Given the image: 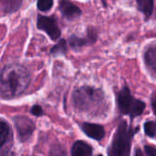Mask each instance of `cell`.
<instances>
[{
	"instance_id": "cell-1",
	"label": "cell",
	"mask_w": 156,
	"mask_h": 156,
	"mask_svg": "<svg viewBox=\"0 0 156 156\" xmlns=\"http://www.w3.org/2000/svg\"><path fill=\"white\" fill-rule=\"evenodd\" d=\"M30 82L28 70L20 64H9L0 72V95L6 98L21 95Z\"/></svg>"
},
{
	"instance_id": "cell-2",
	"label": "cell",
	"mask_w": 156,
	"mask_h": 156,
	"mask_svg": "<svg viewBox=\"0 0 156 156\" xmlns=\"http://www.w3.org/2000/svg\"><path fill=\"white\" fill-rule=\"evenodd\" d=\"M73 106L82 112L96 113L105 104V95L98 88L82 87L74 90L73 94Z\"/></svg>"
},
{
	"instance_id": "cell-3",
	"label": "cell",
	"mask_w": 156,
	"mask_h": 156,
	"mask_svg": "<svg viewBox=\"0 0 156 156\" xmlns=\"http://www.w3.org/2000/svg\"><path fill=\"white\" fill-rule=\"evenodd\" d=\"M137 131L138 128L133 129L125 120H122L113 136L108 149V156H129L131 140Z\"/></svg>"
},
{
	"instance_id": "cell-4",
	"label": "cell",
	"mask_w": 156,
	"mask_h": 156,
	"mask_svg": "<svg viewBox=\"0 0 156 156\" xmlns=\"http://www.w3.org/2000/svg\"><path fill=\"white\" fill-rule=\"evenodd\" d=\"M117 103L120 112L130 116L131 119L141 115L145 109L144 102L133 98L127 87L117 94Z\"/></svg>"
},
{
	"instance_id": "cell-5",
	"label": "cell",
	"mask_w": 156,
	"mask_h": 156,
	"mask_svg": "<svg viewBox=\"0 0 156 156\" xmlns=\"http://www.w3.org/2000/svg\"><path fill=\"white\" fill-rule=\"evenodd\" d=\"M37 26L40 30H44L51 40L56 41L61 36V30L55 21L54 19L45 17V16H39Z\"/></svg>"
},
{
	"instance_id": "cell-6",
	"label": "cell",
	"mask_w": 156,
	"mask_h": 156,
	"mask_svg": "<svg viewBox=\"0 0 156 156\" xmlns=\"http://www.w3.org/2000/svg\"><path fill=\"white\" fill-rule=\"evenodd\" d=\"M59 8L63 17L68 20L76 19L78 17H80L82 14L81 9L74 4H73L70 0H61Z\"/></svg>"
},
{
	"instance_id": "cell-7",
	"label": "cell",
	"mask_w": 156,
	"mask_h": 156,
	"mask_svg": "<svg viewBox=\"0 0 156 156\" xmlns=\"http://www.w3.org/2000/svg\"><path fill=\"white\" fill-rule=\"evenodd\" d=\"M83 131L91 139L96 140H101L105 136V129L101 125L94 123H84L82 125Z\"/></svg>"
},
{
	"instance_id": "cell-8",
	"label": "cell",
	"mask_w": 156,
	"mask_h": 156,
	"mask_svg": "<svg viewBox=\"0 0 156 156\" xmlns=\"http://www.w3.org/2000/svg\"><path fill=\"white\" fill-rule=\"evenodd\" d=\"M16 125H17L19 134L23 139H28L31 135V133L34 129V125H33L32 121L27 118H23V117L17 118Z\"/></svg>"
},
{
	"instance_id": "cell-9",
	"label": "cell",
	"mask_w": 156,
	"mask_h": 156,
	"mask_svg": "<svg viewBox=\"0 0 156 156\" xmlns=\"http://www.w3.org/2000/svg\"><path fill=\"white\" fill-rule=\"evenodd\" d=\"M92 147L84 140H77L73 144L72 156H92Z\"/></svg>"
},
{
	"instance_id": "cell-10",
	"label": "cell",
	"mask_w": 156,
	"mask_h": 156,
	"mask_svg": "<svg viewBox=\"0 0 156 156\" xmlns=\"http://www.w3.org/2000/svg\"><path fill=\"white\" fill-rule=\"evenodd\" d=\"M144 58L148 68L156 74V47L149 48L145 52Z\"/></svg>"
},
{
	"instance_id": "cell-11",
	"label": "cell",
	"mask_w": 156,
	"mask_h": 156,
	"mask_svg": "<svg viewBox=\"0 0 156 156\" xmlns=\"http://www.w3.org/2000/svg\"><path fill=\"white\" fill-rule=\"evenodd\" d=\"M137 5L139 10L147 18L151 15L153 10V0H137Z\"/></svg>"
},
{
	"instance_id": "cell-12",
	"label": "cell",
	"mask_w": 156,
	"mask_h": 156,
	"mask_svg": "<svg viewBox=\"0 0 156 156\" xmlns=\"http://www.w3.org/2000/svg\"><path fill=\"white\" fill-rule=\"evenodd\" d=\"M10 134V128L5 121H0V148L7 142Z\"/></svg>"
},
{
	"instance_id": "cell-13",
	"label": "cell",
	"mask_w": 156,
	"mask_h": 156,
	"mask_svg": "<svg viewBox=\"0 0 156 156\" xmlns=\"http://www.w3.org/2000/svg\"><path fill=\"white\" fill-rule=\"evenodd\" d=\"M88 43H91L88 37H87V39H85V38H80L77 36H72L69 40V44L71 45L72 48H74V49L81 48L83 46H86Z\"/></svg>"
},
{
	"instance_id": "cell-14",
	"label": "cell",
	"mask_w": 156,
	"mask_h": 156,
	"mask_svg": "<svg viewBox=\"0 0 156 156\" xmlns=\"http://www.w3.org/2000/svg\"><path fill=\"white\" fill-rule=\"evenodd\" d=\"M4 2V9L7 12L16 11L21 5V0H3Z\"/></svg>"
},
{
	"instance_id": "cell-15",
	"label": "cell",
	"mask_w": 156,
	"mask_h": 156,
	"mask_svg": "<svg viewBox=\"0 0 156 156\" xmlns=\"http://www.w3.org/2000/svg\"><path fill=\"white\" fill-rule=\"evenodd\" d=\"M67 51V44L64 40H61L58 44H56L51 50V52L53 55H59V54H65Z\"/></svg>"
},
{
	"instance_id": "cell-16",
	"label": "cell",
	"mask_w": 156,
	"mask_h": 156,
	"mask_svg": "<svg viewBox=\"0 0 156 156\" xmlns=\"http://www.w3.org/2000/svg\"><path fill=\"white\" fill-rule=\"evenodd\" d=\"M144 131L145 134L149 137H154L156 134V122L155 121H147L144 123Z\"/></svg>"
},
{
	"instance_id": "cell-17",
	"label": "cell",
	"mask_w": 156,
	"mask_h": 156,
	"mask_svg": "<svg viewBox=\"0 0 156 156\" xmlns=\"http://www.w3.org/2000/svg\"><path fill=\"white\" fill-rule=\"evenodd\" d=\"M38 9L41 11H48L53 6V0H38Z\"/></svg>"
},
{
	"instance_id": "cell-18",
	"label": "cell",
	"mask_w": 156,
	"mask_h": 156,
	"mask_svg": "<svg viewBox=\"0 0 156 156\" xmlns=\"http://www.w3.org/2000/svg\"><path fill=\"white\" fill-rule=\"evenodd\" d=\"M145 153L147 156H156V148L152 146H145L144 147Z\"/></svg>"
},
{
	"instance_id": "cell-19",
	"label": "cell",
	"mask_w": 156,
	"mask_h": 156,
	"mask_svg": "<svg viewBox=\"0 0 156 156\" xmlns=\"http://www.w3.org/2000/svg\"><path fill=\"white\" fill-rule=\"evenodd\" d=\"M31 113H32L33 115H35V116H41L42 113H43V111H42V108H41L40 106L36 105V106L32 107V108H31Z\"/></svg>"
},
{
	"instance_id": "cell-20",
	"label": "cell",
	"mask_w": 156,
	"mask_h": 156,
	"mask_svg": "<svg viewBox=\"0 0 156 156\" xmlns=\"http://www.w3.org/2000/svg\"><path fill=\"white\" fill-rule=\"evenodd\" d=\"M151 108H152V110L156 116V91L153 93L152 98H151Z\"/></svg>"
},
{
	"instance_id": "cell-21",
	"label": "cell",
	"mask_w": 156,
	"mask_h": 156,
	"mask_svg": "<svg viewBox=\"0 0 156 156\" xmlns=\"http://www.w3.org/2000/svg\"><path fill=\"white\" fill-rule=\"evenodd\" d=\"M135 156H142L141 151H140V150H136V151H135Z\"/></svg>"
},
{
	"instance_id": "cell-22",
	"label": "cell",
	"mask_w": 156,
	"mask_h": 156,
	"mask_svg": "<svg viewBox=\"0 0 156 156\" xmlns=\"http://www.w3.org/2000/svg\"><path fill=\"white\" fill-rule=\"evenodd\" d=\"M98 156H103V155H101V154H98Z\"/></svg>"
},
{
	"instance_id": "cell-23",
	"label": "cell",
	"mask_w": 156,
	"mask_h": 156,
	"mask_svg": "<svg viewBox=\"0 0 156 156\" xmlns=\"http://www.w3.org/2000/svg\"><path fill=\"white\" fill-rule=\"evenodd\" d=\"M1 1H3V0H0V2H1Z\"/></svg>"
}]
</instances>
